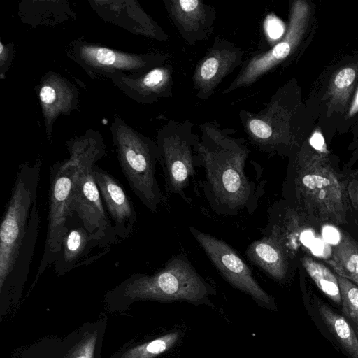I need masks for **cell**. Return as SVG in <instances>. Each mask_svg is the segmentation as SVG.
I'll return each instance as SVG.
<instances>
[{
    "label": "cell",
    "instance_id": "cell-1",
    "mask_svg": "<svg viewBox=\"0 0 358 358\" xmlns=\"http://www.w3.org/2000/svg\"><path fill=\"white\" fill-rule=\"evenodd\" d=\"M199 129L197 165L205 169L204 192L210 206L223 215L253 211L260 194L245 173L250 152L245 139L230 136L234 131L212 122L199 124Z\"/></svg>",
    "mask_w": 358,
    "mask_h": 358
},
{
    "label": "cell",
    "instance_id": "cell-2",
    "mask_svg": "<svg viewBox=\"0 0 358 358\" xmlns=\"http://www.w3.org/2000/svg\"><path fill=\"white\" fill-rule=\"evenodd\" d=\"M294 173L296 202L300 210L320 222H347L348 183L324 153L299 152Z\"/></svg>",
    "mask_w": 358,
    "mask_h": 358
},
{
    "label": "cell",
    "instance_id": "cell-3",
    "mask_svg": "<svg viewBox=\"0 0 358 358\" xmlns=\"http://www.w3.org/2000/svg\"><path fill=\"white\" fill-rule=\"evenodd\" d=\"M69 157L76 165L73 194L74 214L92 234L99 247L110 249L120 242L103 206L93 175V166L106 155V147L97 131L67 142Z\"/></svg>",
    "mask_w": 358,
    "mask_h": 358
},
{
    "label": "cell",
    "instance_id": "cell-4",
    "mask_svg": "<svg viewBox=\"0 0 358 358\" xmlns=\"http://www.w3.org/2000/svg\"><path fill=\"white\" fill-rule=\"evenodd\" d=\"M127 299H151L162 302H187L213 306L215 288L196 271L184 255L173 256L152 275L136 273L115 289Z\"/></svg>",
    "mask_w": 358,
    "mask_h": 358
},
{
    "label": "cell",
    "instance_id": "cell-5",
    "mask_svg": "<svg viewBox=\"0 0 358 358\" xmlns=\"http://www.w3.org/2000/svg\"><path fill=\"white\" fill-rule=\"evenodd\" d=\"M117 159L130 188L152 213L166 203L156 178L159 150L156 141L143 135L116 115L110 127Z\"/></svg>",
    "mask_w": 358,
    "mask_h": 358
},
{
    "label": "cell",
    "instance_id": "cell-6",
    "mask_svg": "<svg viewBox=\"0 0 358 358\" xmlns=\"http://www.w3.org/2000/svg\"><path fill=\"white\" fill-rule=\"evenodd\" d=\"M41 161L25 162L17 170L0 225V291L11 275L27 231L31 212L37 201Z\"/></svg>",
    "mask_w": 358,
    "mask_h": 358
},
{
    "label": "cell",
    "instance_id": "cell-7",
    "mask_svg": "<svg viewBox=\"0 0 358 358\" xmlns=\"http://www.w3.org/2000/svg\"><path fill=\"white\" fill-rule=\"evenodd\" d=\"M292 90L287 85L278 89L266 107L257 113L240 111L238 116L243 130L258 150L283 154L298 145L294 127L296 106Z\"/></svg>",
    "mask_w": 358,
    "mask_h": 358
},
{
    "label": "cell",
    "instance_id": "cell-8",
    "mask_svg": "<svg viewBox=\"0 0 358 358\" xmlns=\"http://www.w3.org/2000/svg\"><path fill=\"white\" fill-rule=\"evenodd\" d=\"M194 124L188 120H169L158 130L156 140L166 192L185 200V190L197 166L199 136L194 132Z\"/></svg>",
    "mask_w": 358,
    "mask_h": 358
},
{
    "label": "cell",
    "instance_id": "cell-9",
    "mask_svg": "<svg viewBox=\"0 0 358 358\" xmlns=\"http://www.w3.org/2000/svg\"><path fill=\"white\" fill-rule=\"evenodd\" d=\"M76 173V165L70 157L51 166L46 236L36 279L49 266L54 264L60 252L64 236L74 217Z\"/></svg>",
    "mask_w": 358,
    "mask_h": 358
},
{
    "label": "cell",
    "instance_id": "cell-10",
    "mask_svg": "<svg viewBox=\"0 0 358 358\" xmlns=\"http://www.w3.org/2000/svg\"><path fill=\"white\" fill-rule=\"evenodd\" d=\"M310 18V7L304 0H295L289 6L285 34L269 50L257 54L246 62L234 80L226 87V94L241 87L250 86L290 56L300 44Z\"/></svg>",
    "mask_w": 358,
    "mask_h": 358
},
{
    "label": "cell",
    "instance_id": "cell-11",
    "mask_svg": "<svg viewBox=\"0 0 358 358\" xmlns=\"http://www.w3.org/2000/svg\"><path fill=\"white\" fill-rule=\"evenodd\" d=\"M68 56L91 76L132 75L166 64L169 56L162 52L130 54L85 41H76Z\"/></svg>",
    "mask_w": 358,
    "mask_h": 358
},
{
    "label": "cell",
    "instance_id": "cell-12",
    "mask_svg": "<svg viewBox=\"0 0 358 358\" xmlns=\"http://www.w3.org/2000/svg\"><path fill=\"white\" fill-rule=\"evenodd\" d=\"M189 231L229 283L250 295L259 306L271 310L276 309L273 297L257 283L249 267L233 248L222 240L194 227H189Z\"/></svg>",
    "mask_w": 358,
    "mask_h": 358
},
{
    "label": "cell",
    "instance_id": "cell-13",
    "mask_svg": "<svg viewBox=\"0 0 358 358\" xmlns=\"http://www.w3.org/2000/svg\"><path fill=\"white\" fill-rule=\"evenodd\" d=\"M243 57L241 48L225 38L217 37L193 73L192 83L197 98L205 101L210 97L226 76L243 66Z\"/></svg>",
    "mask_w": 358,
    "mask_h": 358
},
{
    "label": "cell",
    "instance_id": "cell-14",
    "mask_svg": "<svg viewBox=\"0 0 358 358\" xmlns=\"http://www.w3.org/2000/svg\"><path fill=\"white\" fill-rule=\"evenodd\" d=\"M93 175L120 242L128 238L137 222L134 203L120 182L96 164L93 166Z\"/></svg>",
    "mask_w": 358,
    "mask_h": 358
},
{
    "label": "cell",
    "instance_id": "cell-15",
    "mask_svg": "<svg viewBox=\"0 0 358 358\" xmlns=\"http://www.w3.org/2000/svg\"><path fill=\"white\" fill-rule=\"evenodd\" d=\"M164 7L183 40L192 46L211 36L216 10L201 0H164Z\"/></svg>",
    "mask_w": 358,
    "mask_h": 358
},
{
    "label": "cell",
    "instance_id": "cell-16",
    "mask_svg": "<svg viewBox=\"0 0 358 358\" xmlns=\"http://www.w3.org/2000/svg\"><path fill=\"white\" fill-rule=\"evenodd\" d=\"M173 73L172 66L166 63L132 75L115 73L106 78L130 99L141 103L150 104L172 96Z\"/></svg>",
    "mask_w": 358,
    "mask_h": 358
},
{
    "label": "cell",
    "instance_id": "cell-17",
    "mask_svg": "<svg viewBox=\"0 0 358 358\" xmlns=\"http://www.w3.org/2000/svg\"><path fill=\"white\" fill-rule=\"evenodd\" d=\"M38 91L46 133L50 138L52 125L58 116L68 115L78 109V92L68 80L53 72L42 78Z\"/></svg>",
    "mask_w": 358,
    "mask_h": 358
},
{
    "label": "cell",
    "instance_id": "cell-18",
    "mask_svg": "<svg viewBox=\"0 0 358 358\" xmlns=\"http://www.w3.org/2000/svg\"><path fill=\"white\" fill-rule=\"evenodd\" d=\"M95 248L102 249L74 215L64 236L59 256L53 264L55 273L61 276L73 268L94 262L98 258L90 255Z\"/></svg>",
    "mask_w": 358,
    "mask_h": 358
},
{
    "label": "cell",
    "instance_id": "cell-19",
    "mask_svg": "<svg viewBox=\"0 0 358 358\" xmlns=\"http://www.w3.org/2000/svg\"><path fill=\"white\" fill-rule=\"evenodd\" d=\"M245 254L252 264L273 280L282 282L287 278L292 259L273 238L264 236L252 242Z\"/></svg>",
    "mask_w": 358,
    "mask_h": 358
},
{
    "label": "cell",
    "instance_id": "cell-20",
    "mask_svg": "<svg viewBox=\"0 0 358 358\" xmlns=\"http://www.w3.org/2000/svg\"><path fill=\"white\" fill-rule=\"evenodd\" d=\"M358 76V64L347 66L337 71L329 80L327 92L328 113H343L348 106Z\"/></svg>",
    "mask_w": 358,
    "mask_h": 358
},
{
    "label": "cell",
    "instance_id": "cell-21",
    "mask_svg": "<svg viewBox=\"0 0 358 358\" xmlns=\"http://www.w3.org/2000/svg\"><path fill=\"white\" fill-rule=\"evenodd\" d=\"M327 262L337 273L358 286V243L343 234L333 248L331 258Z\"/></svg>",
    "mask_w": 358,
    "mask_h": 358
},
{
    "label": "cell",
    "instance_id": "cell-22",
    "mask_svg": "<svg viewBox=\"0 0 358 358\" xmlns=\"http://www.w3.org/2000/svg\"><path fill=\"white\" fill-rule=\"evenodd\" d=\"M319 313L343 349L352 358H358V339L348 321L324 303L320 304Z\"/></svg>",
    "mask_w": 358,
    "mask_h": 358
},
{
    "label": "cell",
    "instance_id": "cell-23",
    "mask_svg": "<svg viewBox=\"0 0 358 358\" xmlns=\"http://www.w3.org/2000/svg\"><path fill=\"white\" fill-rule=\"evenodd\" d=\"M301 263L318 288L333 301L341 303L340 288L336 274L323 264L310 257H302Z\"/></svg>",
    "mask_w": 358,
    "mask_h": 358
},
{
    "label": "cell",
    "instance_id": "cell-24",
    "mask_svg": "<svg viewBox=\"0 0 358 358\" xmlns=\"http://www.w3.org/2000/svg\"><path fill=\"white\" fill-rule=\"evenodd\" d=\"M180 337V331L169 332L130 349L120 358H155L172 348L178 343Z\"/></svg>",
    "mask_w": 358,
    "mask_h": 358
},
{
    "label": "cell",
    "instance_id": "cell-25",
    "mask_svg": "<svg viewBox=\"0 0 358 358\" xmlns=\"http://www.w3.org/2000/svg\"><path fill=\"white\" fill-rule=\"evenodd\" d=\"M335 274L339 285L343 313L358 330V286L348 279Z\"/></svg>",
    "mask_w": 358,
    "mask_h": 358
},
{
    "label": "cell",
    "instance_id": "cell-26",
    "mask_svg": "<svg viewBox=\"0 0 358 358\" xmlns=\"http://www.w3.org/2000/svg\"><path fill=\"white\" fill-rule=\"evenodd\" d=\"M97 334L94 332L84 339L69 358H94Z\"/></svg>",
    "mask_w": 358,
    "mask_h": 358
},
{
    "label": "cell",
    "instance_id": "cell-27",
    "mask_svg": "<svg viewBox=\"0 0 358 358\" xmlns=\"http://www.w3.org/2000/svg\"><path fill=\"white\" fill-rule=\"evenodd\" d=\"M13 45L11 44L4 45L1 43L0 48V62H1V75L5 73L9 69L12 59L13 57Z\"/></svg>",
    "mask_w": 358,
    "mask_h": 358
},
{
    "label": "cell",
    "instance_id": "cell-28",
    "mask_svg": "<svg viewBox=\"0 0 358 358\" xmlns=\"http://www.w3.org/2000/svg\"><path fill=\"white\" fill-rule=\"evenodd\" d=\"M347 192L349 201L358 214V180L352 179L348 182Z\"/></svg>",
    "mask_w": 358,
    "mask_h": 358
},
{
    "label": "cell",
    "instance_id": "cell-29",
    "mask_svg": "<svg viewBox=\"0 0 358 358\" xmlns=\"http://www.w3.org/2000/svg\"><path fill=\"white\" fill-rule=\"evenodd\" d=\"M309 142L316 150L324 154L327 152L324 139L320 130L317 129L315 131L310 138Z\"/></svg>",
    "mask_w": 358,
    "mask_h": 358
},
{
    "label": "cell",
    "instance_id": "cell-30",
    "mask_svg": "<svg viewBox=\"0 0 358 358\" xmlns=\"http://www.w3.org/2000/svg\"><path fill=\"white\" fill-rule=\"evenodd\" d=\"M358 113V87L355 92L352 101L348 110V117H350Z\"/></svg>",
    "mask_w": 358,
    "mask_h": 358
},
{
    "label": "cell",
    "instance_id": "cell-31",
    "mask_svg": "<svg viewBox=\"0 0 358 358\" xmlns=\"http://www.w3.org/2000/svg\"><path fill=\"white\" fill-rule=\"evenodd\" d=\"M358 159V140L355 145V150L348 163L349 166L352 165Z\"/></svg>",
    "mask_w": 358,
    "mask_h": 358
}]
</instances>
